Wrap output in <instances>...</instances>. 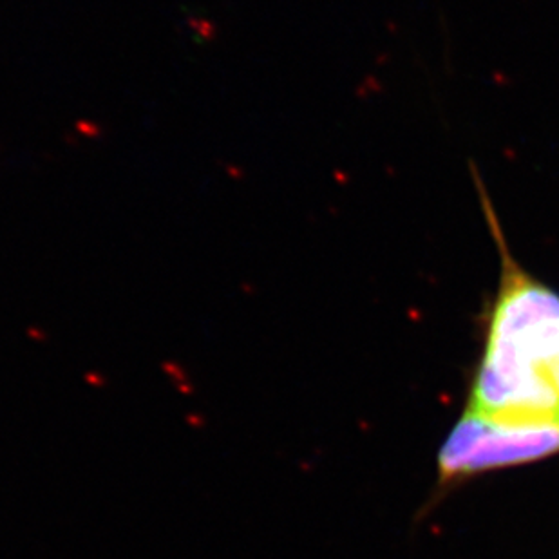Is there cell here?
Listing matches in <instances>:
<instances>
[{"label":"cell","mask_w":559,"mask_h":559,"mask_svg":"<svg viewBox=\"0 0 559 559\" xmlns=\"http://www.w3.org/2000/svg\"><path fill=\"white\" fill-rule=\"evenodd\" d=\"M478 189L499 279L467 407L505 420H559V293L516 261L482 183Z\"/></svg>","instance_id":"obj_1"},{"label":"cell","mask_w":559,"mask_h":559,"mask_svg":"<svg viewBox=\"0 0 559 559\" xmlns=\"http://www.w3.org/2000/svg\"><path fill=\"white\" fill-rule=\"evenodd\" d=\"M559 452V420H505L465 409L438 451V489Z\"/></svg>","instance_id":"obj_2"}]
</instances>
